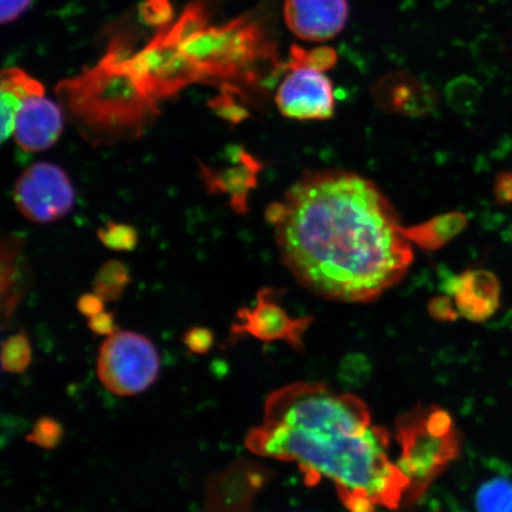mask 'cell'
I'll list each match as a JSON object with an SVG mask.
<instances>
[{"label": "cell", "mask_w": 512, "mask_h": 512, "mask_svg": "<svg viewBox=\"0 0 512 512\" xmlns=\"http://www.w3.org/2000/svg\"><path fill=\"white\" fill-rule=\"evenodd\" d=\"M281 203L273 224L280 258L320 298L374 302L413 264L398 211L366 177L338 169L306 171Z\"/></svg>", "instance_id": "1"}, {"label": "cell", "mask_w": 512, "mask_h": 512, "mask_svg": "<svg viewBox=\"0 0 512 512\" xmlns=\"http://www.w3.org/2000/svg\"><path fill=\"white\" fill-rule=\"evenodd\" d=\"M246 447L296 463L306 485L331 480L349 512L396 510L405 503L409 483L390 459V433L373 424L366 402L328 384L296 382L274 390Z\"/></svg>", "instance_id": "2"}, {"label": "cell", "mask_w": 512, "mask_h": 512, "mask_svg": "<svg viewBox=\"0 0 512 512\" xmlns=\"http://www.w3.org/2000/svg\"><path fill=\"white\" fill-rule=\"evenodd\" d=\"M64 110L93 146L131 143L143 138L159 113L114 56L57 87Z\"/></svg>", "instance_id": "3"}, {"label": "cell", "mask_w": 512, "mask_h": 512, "mask_svg": "<svg viewBox=\"0 0 512 512\" xmlns=\"http://www.w3.org/2000/svg\"><path fill=\"white\" fill-rule=\"evenodd\" d=\"M401 447L398 466L408 479L405 504H413L459 456L462 439L452 416L437 406L419 405L396 421Z\"/></svg>", "instance_id": "4"}, {"label": "cell", "mask_w": 512, "mask_h": 512, "mask_svg": "<svg viewBox=\"0 0 512 512\" xmlns=\"http://www.w3.org/2000/svg\"><path fill=\"white\" fill-rule=\"evenodd\" d=\"M158 351L144 335L117 331L101 344L96 371L104 387L117 396L142 394L158 379Z\"/></svg>", "instance_id": "5"}, {"label": "cell", "mask_w": 512, "mask_h": 512, "mask_svg": "<svg viewBox=\"0 0 512 512\" xmlns=\"http://www.w3.org/2000/svg\"><path fill=\"white\" fill-rule=\"evenodd\" d=\"M16 207L24 217L36 223L63 219L75 204V190L66 171L47 162L32 164L17 179L14 189Z\"/></svg>", "instance_id": "6"}, {"label": "cell", "mask_w": 512, "mask_h": 512, "mask_svg": "<svg viewBox=\"0 0 512 512\" xmlns=\"http://www.w3.org/2000/svg\"><path fill=\"white\" fill-rule=\"evenodd\" d=\"M272 288H262L256 294L253 307H243L236 313L238 322L232 326V336H252L261 342H286L297 351L304 349V335L313 317L292 318L275 300Z\"/></svg>", "instance_id": "7"}, {"label": "cell", "mask_w": 512, "mask_h": 512, "mask_svg": "<svg viewBox=\"0 0 512 512\" xmlns=\"http://www.w3.org/2000/svg\"><path fill=\"white\" fill-rule=\"evenodd\" d=\"M275 104L287 119L329 120L335 114L334 86L324 73L293 69L280 83L275 93Z\"/></svg>", "instance_id": "8"}, {"label": "cell", "mask_w": 512, "mask_h": 512, "mask_svg": "<svg viewBox=\"0 0 512 512\" xmlns=\"http://www.w3.org/2000/svg\"><path fill=\"white\" fill-rule=\"evenodd\" d=\"M267 471L240 460L211 475L206 484V512H253V499L266 483Z\"/></svg>", "instance_id": "9"}, {"label": "cell", "mask_w": 512, "mask_h": 512, "mask_svg": "<svg viewBox=\"0 0 512 512\" xmlns=\"http://www.w3.org/2000/svg\"><path fill=\"white\" fill-rule=\"evenodd\" d=\"M441 288L453 298L459 315L472 323L486 322L501 306V283L488 270L476 268L460 274H447Z\"/></svg>", "instance_id": "10"}, {"label": "cell", "mask_w": 512, "mask_h": 512, "mask_svg": "<svg viewBox=\"0 0 512 512\" xmlns=\"http://www.w3.org/2000/svg\"><path fill=\"white\" fill-rule=\"evenodd\" d=\"M348 0H285V22L300 40L325 42L341 34L349 18Z\"/></svg>", "instance_id": "11"}, {"label": "cell", "mask_w": 512, "mask_h": 512, "mask_svg": "<svg viewBox=\"0 0 512 512\" xmlns=\"http://www.w3.org/2000/svg\"><path fill=\"white\" fill-rule=\"evenodd\" d=\"M228 156L232 160L228 168L214 169L198 163L201 177L210 194L229 196L230 207L235 213L246 215L249 195L258 187L259 174L264 164L239 145L230 146Z\"/></svg>", "instance_id": "12"}, {"label": "cell", "mask_w": 512, "mask_h": 512, "mask_svg": "<svg viewBox=\"0 0 512 512\" xmlns=\"http://www.w3.org/2000/svg\"><path fill=\"white\" fill-rule=\"evenodd\" d=\"M371 96L383 112L408 118L426 117L438 105L437 92L405 72L382 76L371 87Z\"/></svg>", "instance_id": "13"}, {"label": "cell", "mask_w": 512, "mask_h": 512, "mask_svg": "<svg viewBox=\"0 0 512 512\" xmlns=\"http://www.w3.org/2000/svg\"><path fill=\"white\" fill-rule=\"evenodd\" d=\"M63 132V113L54 101L35 95L24 101L18 111L14 136L27 152H42L57 143Z\"/></svg>", "instance_id": "14"}, {"label": "cell", "mask_w": 512, "mask_h": 512, "mask_svg": "<svg viewBox=\"0 0 512 512\" xmlns=\"http://www.w3.org/2000/svg\"><path fill=\"white\" fill-rule=\"evenodd\" d=\"M23 249V241L18 236H10L2 243L3 326L14 317L25 290H27L28 275H25Z\"/></svg>", "instance_id": "15"}, {"label": "cell", "mask_w": 512, "mask_h": 512, "mask_svg": "<svg viewBox=\"0 0 512 512\" xmlns=\"http://www.w3.org/2000/svg\"><path fill=\"white\" fill-rule=\"evenodd\" d=\"M35 95H44L42 83L31 78L18 68L3 70L2 85H0V105H2V143L14 134L17 113L24 101Z\"/></svg>", "instance_id": "16"}, {"label": "cell", "mask_w": 512, "mask_h": 512, "mask_svg": "<svg viewBox=\"0 0 512 512\" xmlns=\"http://www.w3.org/2000/svg\"><path fill=\"white\" fill-rule=\"evenodd\" d=\"M469 224V219L462 211H450L433 217L424 223L412 227H403L406 238L412 245L433 252L445 247L460 233H463Z\"/></svg>", "instance_id": "17"}, {"label": "cell", "mask_w": 512, "mask_h": 512, "mask_svg": "<svg viewBox=\"0 0 512 512\" xmlns=\"http://www.w3.org/2000/svg\"><path fill=\"white\" fill-rule=\"evenodd\" d=\"M131 283V275L123 262L107 261L95 274L93 291L105 303L115 302L123 296L126 287Z\"/></svg>", "instance_id": "18"}, {"label": "cell", "mask_w": 512, "mask_h": 512, "mask_svg": "<svg viewBox=\"0 0 512 512\" xmlns=\"http://www.w3.org/2000/svg\"><path fill=\"white\" fill-rule=\"evenodd\" d=\"M477 512H512V479L495 477L479 486L475 496Z\"/></svg>", "instance_id": "19"}, {"label": "cell", "mask_w": 512, "mask_h": 512, "mask_svg": "<svg viewBox=\"0 0 512 512\" xmlns=\"http://www.w3.org/2000/svg\"><path fill=\"white\" fill-rule=\"evenodd\" d=\"M337 60L336 51L330 47L306 49L293 46L290 51V61L287 63V68L290 70L310 69L318 73H325L335 67Z\"/></svg>", "instance_id": "20"}, {"label": "cell", "mask_w": 512, "mask_h": 512, "mask_svg": "<svg viewBox=\"0 0 512 512\" xmlns=\"http://www.w3.org/2000/svg\"><path fill=\"white\" fill-rule=\"evenodd\" d=\"M482 87L469 76L453 80L447 87L446 98L448 105L460 114L475 113L482 98Z\"/></svg>", "instance_id": "21"}, {"label": "cell", "mask_w": 512, "mask_h": 512, "mask_svg": "<svg viewBox=\"0 0 512 512\" xmlns=\"http://www.w3.org/2000/svg\"><path fill=\"white\" fill-rule=\"evenodd\" d=\"M31 357V345L24 331L5 339L2 347V367L6 373H24L30 366Z\"/></svg>", "instance_id": "22"}, {"label": "cell", "mask_w": 512, "mask_h": 512, "mask_svg": "<svg viewBox=\"0 0 512 512\" xmlns=\"http://www.w3.org/2000/svg\"><path fill=\"white\" fill-rule=\"evenodd\" d=\"M98 238L107 248L117 252H131L137 247L139 235L130 224L107 222L98 230Z\"/></svg>", "instance_id": "23"}, {"label": "cell", "mask_w": 512, "mask_h": 512, "mask_svg": "<svg viewBox=\"0 0 512 512\" xmlns=\"http://www.w3.org/2000/svg\"><path fill=\"white\" fill-rule=\"evenodd\" d=\"M235 93H238V89H234V91L227 89L226 92H222L217 98L211 100L209 104L214 112L230 125H239L249 118L247 108L240 104Z\"/></svg>", "instance_id": "24"}, {"label": "cell", "mask_w": 512, "mask_h": 512, "mask_svg": "<svg viewBox=\"0 0 512 512\" xmlns=\"http://www.w3.org/2000/svg\"><path fill=\"white\" fill-rule=\"evenodd\" d=\"M62 437L63 428L60 422L50 418V416H44V418L36 421L27 440L31 444L44 448V450H54L60 445Z\"/></svg>", "instance_id": "25"}, {"label": "cell", "mask_w": 512, "mask_h": 512, "mask_svg": "<svg viewBox=\"0 0 512 512\" xmlns=\"http://www.w3.org/2000/svg\"><path fill=\"white\" fill-rule=\"evenodd\" d=\"M215 342L213 331L203 326H192L183 336V343L192 354L206 355Z\"/></svg>", "instance_id": "26"}, {"label": "cell", "mask_w": 512, "mask_h": 512, "mask_svg": "<svg viewBox=\"0 0 512 512\" xmlns=\"http://www.w3.org/2000/svg\"><path fill=\"white\" fill-rule=\"evenodd\" d=\"M427 310L430 316L438 320V322H456L460 317L454 300L452 297L447 296V294L445 296L433 297L428 302Z\"/></svg>", "instance_id": "27"}, {"label": "cell", "mask_w": 512, "mask_h": 512, "mask_svg": "<svg viewBox=\"0 0 512 512\" xmlns=\"http://www.w3.org/2000/svg\"><path fill=\"white\" fill-rule=\"evenodd\" d=\"M495 202L498 206H510L512 204V171H502L495 177L492 187Z\"/></svg>", "instance_id": "28"}, {"label": "cell", "mask_w": 512, "mask_h": 512, "mask_svg": "<svg viewBox=\"0 0 512 512\" xmlns=\"http://www.w3.org/2000/svg\"><path fill=\"white\" fill-rule=\"evenodd\" d=\"M88 326L98 336L110 337L119 331L117 324H115L113 313L106 311H102L99 315L89 318Z\"/></svg>", "instance_id": "29"}, {"label": "cell", "mask_w": 512, "mask_h": 512, "mask_svg": "<svg viewBox=\"0 0 512 512\" xmlns=\"http://www.w3.org/2000/svg\"><path fill=\"white\" fill-rule=\"evenodd\" d=\"M31 0H2L0 2V19L8 24L16 21L29 9Z\"/></svg>", "instance_id": "30"}, {"label": "cell", "mask_w": 512, "mask_h": 512, "mask_svg": "<svg viewBox=\"0 0 512 512\" xmlns=\"http://www.w3.org/2000/svg\"><path fill=\"white\" fill-rule=\"evenodd\" d=\"M78 310L81 315L89 318H93L96 315H99L102 311H105V302L102 300L98 294L95 293H86L83 294L78 300Z\"/></svg>", "instance_id": "31"}, {"label": "cell", "mask_w": 512, "mask_h": 512, "mask_svg": "<svg viewBox=\"0 0 512 512\" xmlns=\"http://www.w3.org/2000/svg\"><path fill=\"white\" fill-rule=\"evenodd\" d=\"M503 49L505 56L512 63V29L504 37Z\"/></svg>", "instance_id": "32"}, {"label": "cell", "mask_w": 512, "mask_h": 512, "mask_svg": "<svg viewBox=\"0 0 512 512\" xmlns=\"http://www.w3.org/2000/svg\"><path fill=\"white\" fill-rule=\"evenodd\" d=\"M504 240L512 243V226L504 233Z\"/></svg>", "instance_id": "33"}]
</instances>
